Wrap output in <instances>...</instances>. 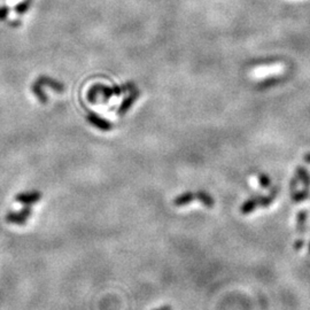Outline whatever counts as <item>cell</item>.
Listing matches in <instances>:
<instances>
[{
  "instance_id": "9a60e30c",
  "label": "cell",
  "mask_w": 310,
  "mask_h": 310,
  "mask_svg": "<svg viewBox=\"0 0 310 310\" xmlns=\"http://www.w3.org/2000/svg\"><path fill=\"white\" fill-rule=\"evenodd\" d=\"M308 254L310 255V243H309V247H308Z\"/></svg>"
},
{
  "instance_id": "ba28073f",
  "label": "cell",
  "mask_w": 310,
  "mask_h": 310,
  "mask_svg": "<svg viewBox=\"0 0 310 310\" xmlns=\"http://www.w3.org/2000/svg\"><path fill=\"white\" fill-rule=\"evenodd\" d=\"M90 121L93 125H96L97 128H99L100 130H103V131H108V130L112 129V124L108 123L105 120L100 119V117L90 116Z\"/></svg>"
},
{
  "instance_id": "277c9868",
  "label": "cell",
  "mask_w": 310,
  "mask_h": 310,
  "mask_svg": "<svg viewBox=\"0 0 310 310\" xmlns=\"http://www.w3.org/2000/svg\"><path fill=\"white\" fill-rule=\"evenodd\" d=\"M41 199V193L39 191L34 192H24V193H20L15 197V200L18 202H21L24 206H30L32 204H36Z\"/></svg>"
},
{
  "instance_id": "9c48e42d",
  "label": "cell",
  "mask_w": 310,
  "mask_h": 310,
  "mask_svg": "<svg viewBox=\"0 0 310 310\" xmlns=\"http://www.w3.org/2000/svg\"><path fill=\"white\" fill-rule=\"evenodd\" d=\"M309 194H310L309 188H302V190L300 192H295L294 194H292L291 198H292L293 202H296V204H298V202L307 200V199H308V197H309Z\"/></svg>"
},
{
  "instance_id": "4fadbf2b",
  "label": "cell",
  "mask_w": 310,
  "mask_h": 310,
  "mask_svg": "<svg viewBox=\"0 0 310 310\" xmlns=\"http://www.w3.org/2000/svg\"><path fill=\"white\" fill-rule=\"evenodd\" d=\"M154 310H172V308H171V306H162V307H160V308L154 309Z\"/></svg>"
},
{
  "instance_id": "7c38bea8",
  "label": "cell",
  "mask_w": 310,
  "mask_h": 310,
  "mask_svg": "<svg viewBox=\"0 0 310 310\" xmlns=\"http://www.w3.org/2000/svg\"><path fill=\"white\" fill-rule=\"evenodd\" d=\"M303 245H305V240H303V239L296 240L295 244H294V249L295 250H300L303 247Z\"/></svg>"
},
{
  "instance_id": "30bf717a",
  "label": "cell",
  "mask_w": 310,
  "mask_h": 310,
  "mask_svg": "<svg viewBox=\"0 0 310 310\" xmlns=\"http://www.w3.org/2000/svg\"><path fill=\"white\" fill-rule=\"evenodd\" d=\"M257 178H259V183H260V186L262 188H264V190H267V188H269L270 186H271V179H270V177L266 174H259V176H257Z\"/></svg>"
},
{
  "instance_id": "7a4b0ae2",
  "label": "cell",
  "mask_w": 310,
  "mask_h": 310,
  "mask_svg": "<svg viewBox=\"0 0 310 310\" xmlns=\"http://www.w3.org/2000/svg\"><path fill=\"white\" fill-rule=\"evenodd\" d=\"M31 213V208L29 206H24V208L21 211H13V213H8L6 215V221L12 224L23 225L27 223Z\"/></svg>"
},
{
  "instance_id": "3957f363",
  "label": "cell",
  "mask_w": 310,
  "mask_h": 310,
  "mask_svg": "<svg viewBox=\"0 0 310 310\" xmlns=\"http://www.w3.org/2000/svg\"><path fill=\"white\" fill-rule=\"evenodd\" d=\"M262 197L263 195L257 194V195H253V197H250L249 199H247V200L241 205L240 213L243 215H248L252 213L253 210H255L257 207H261Z\"/></svg>"
},
{
  "instance_id": "8fae6325",
  "label": "cell",
  "mask_w": 310,
  "mask_h": 310,
  "mask_svg": "<svg viewBox=\"0 0 310 310\" xmlns=\"http://www.w3.org/2000/svg\"><path fill=\"white\" fill-rule=\"evenodd\" d=\"M298 183H299V178L296 177V176L292 178L291 184H289V191H291V195L294 194L296 192V186H298Z\"/></svg>"
},
{
  "instance_id": "5b68a950",
  "label": "cell",
  "mask_w": 310,
  "mask_h": 310,
  "mask_svg": "<svg viewBox=\"0 0 310 310\" xmlns=\"http://www.w3.org/2000/svg\"><path fill=\"white\" fill-rule=\"evenodd\" d=\"M138 98H139V91H135V92H132L131 94H130L129 98H126V99L123 101L122 106H121V108L119 110V114H124V113L128 112V110L130 109V107L132 106V103H135V101L138 99Z\"/></svg>"
},
{
  "instance_id": "5bb4252c",
  "label": "cell",
  "mask_w": 310,
  "mask_h": 310,
  "mask_svg": "<svg viewBox=\"0 0 310 310\" xmlns=\"http://www.w3.org/2000/svg\"><path fill=\"white\" fill-rule=\"evenodd\" d=\"M303 160H305L307 163H309L310 165V153H307V154L303 155Z\"/></svg>"
},
{
  "instance_id": "8992f818",
  "label": "cell",
  "mask_w": 310,
  "mask_h": 310,
  "mask_svg": "<svg viewBox=\"0 0 310 310\" xmlns=\"http://www.w3.org/2000/svg\"><path fill=\"white\" fill-rule=\"evenodd\" d=\"M296 177L302 183L305 188H310V174L307 171L306 168L298 167L296 168Z\"/></svg>"
},
{
  "instance_id": "6da1fadb",
  "label": "cell",
  "mask_w": 310,
  "mask_h": 310,
  "mask_svg": "<svg viewBox=\"0 0 310 310\" xmlns=\"http://www.w3.org/2000/svg\"><path fill=\"white\" fill-rule=\"evenodd\" d=\"M199 200L201 204H204L207 208H213L215 205V200L211 195L206 191H197V192H184V193L179 194L178 197H176L172 201V205L175 207L181 208L184 206L191 204L192 201Z\"/></svg>"
},
{
  "instance_id": "52a82bcc",
  "label": "cell",
  "mask_w": 310,
  "mask_h": 310,
  "mask_svg": "<svg viewBox=\"0 0 310 310\" xmlns=\"http://www.w3.org/2000/svg\"><path fill=\"white\" fill-rule=\"evenodd\" d=\"M307 216H308V211L307 210H301L298 214V217H296V231L299 233H305Z\"/></svg>"
}]
</instances>
